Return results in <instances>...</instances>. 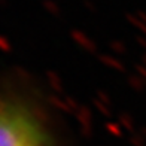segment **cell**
<instances>
[{"label": "cell", "instance_id": "cell-1", "mask_svg": "<svg viewBox=\"0 0 146 146\" xmlns=\"http://www.w3.org/2000/svg\"><path fill=\"white\" fill-rule=\"evenodd\" d=\"M0 146H58L51 113L19 85H0Z\"/></svg>", "mask_w": 146, "mask_h": 146}]
</instances>
